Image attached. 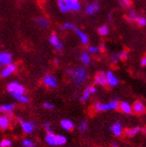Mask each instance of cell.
Masks as SVG:
<instances>
[{
	"label": "cell",
	"mask_w": 146,
	"mask_h": 147,
	"mask_svg": "<svg viewBox=\"0 0 146 147\" xmlns=\"http://www.w3.org/2000/svg\"><path fill=\"white\" fill-rule=\"evenodd\" d=\"M87 79V71L84 67H79L75 70L73 71L71 75V80L76 86L82 85Z\"/></svg>",
	"instance_id": "cell-1"
},
{
	"label": "cell",
	"mask_w": 146,
	"mask_h": 147,
	"mask_svg": "<svg viewBox=\"0 0 146 147\" xmlns=\"http://www.w3.org/2000/svg\"><path fill=\"white\" fill-rule=\"evenodd\" d=\"M119 108V101L118 100H113L109 101L108 103H101V102H96L94 104V109L96 111L102 112V111H108V110H113L118 109Z\"/></svg>",
	"instance_id": "cell-2"
},
{
	"label": "cell",
	"mask_w": 146,
	"mask_h": 147,
	"mask_svg": "<svg viewBox=\"0 0 146 147\" xmlns=\"http://www.w3.org/2000/svg\"><path fill=\"white\" fill-rule=\"evenodd\" d=\"M7 92L11 94L12 97H14L17 95L24 94L25 88L17 82H11L7 85Z\"/></svg>",
	"instance_id": "cell-3"
},
{
	"label": "cell",
	"mask_w": 146,
	"mask_h": 147,
	"mask_svg": "<svg viewBox=\"0 0 146 147\" xmlns=\"http://www.w3.org/2000/svg\"><path fill=\"white\" fill-rule=\"evenodd\" d=\"M17 120L20 122L22 128L26 134H31L35 128H37V125L33 121H24L23 119L20 117H17Z\"/></svg>",
	"instance_id": "cell-4"
},
{
	"label": "cell",
	"mask_w": 146,
	"mask_h": 147,
	"mask_svg": "<svg viewBox=\"0 0 146 147\" xmlns=\"http://www.w3.org/2000/svg\"><path fill=\"white\" fill-rule=\"evenodd\" d=\"M16 68H17V67H16L15 64L11 63L7 65H5V67H3V68L1 69V71H0V76L3 77V78L8 77L15 72Z\"/></svg>",
	"instance_id": "cell-5"
},
{
	"label": "cell",
	"mask_w": 146,
	"mask_h": 147,
	"mask_svg": "<svg viewBox=\"0 0 146 147\" xmlns=\"http://www.w3.org/2000/svg\"><path fill=\"white\" fill-rule=\"evenodd\" d=\"M49 42H50L51 45L55 48V49H57V51H61L63 49V48H64L63 42L59 39V37L57 36V34L55 33V32H53L52 34L50 35Z\"/></svg>",
	"instance_id": "cell-6"
},
{
	"label": "cell",
	"mask_w": 146,
	"mask_h": 147,
	"mask_svg": "<svg viewBox=\"0 0 146 147\" xmlns=\"http://www.w3.org/2000/svg\"><path fill=\"white\" fill-rule=\"evenodd\" d=\"M42 83L48 88H56L58 85L57 79L53 75H46L42 79Z\"/></svg>",
	"instance_id": "cell-7"
},
{
	"label": "cell",
	"mask_w": 146,
	"mask_h": 147,
	"mask_svg": "<svg viewBox=\"0 0 146 147\" xmlns=\"http://www.w3.org/2000/svg\"><path fill=\"white\" fill-rule=\"evenodd\" d=\"M12 60L13 57L9 52H6V51L0 52V67H3L5 65L11 64Z\"/></svg>",
	"instance_id": "cell-8"
},
{
	"label": "cell",
	"mask_w": 146,
	"mask_h": 147,
	"mask_svg": "<svg viewBox=\"0 0 146 147\" xmlns=\"http://www.w3.org/2000/svg\"><path fill=\"white\" fill-rule=\"evenodd\" d=\"M106 80H107V85L110 87H115L118 84V79L116 77L112 71H108L106 73Z\"/></svg>",
	"instance_id": "cell-9"
},
{
	"label": "cell",
	"mask_w": 146,
	"mask_h": 147,
	"mask_svg": "<svg viewBox=\"0 0 146 147\" xmlns=\"http://www.w3.org/2000/svg\"><path fill=\"white\" fill-rule=\"evenodd\" d=\"M64 1L69 11L77 12L81 9V4H80L79 0H64Z\"/></svg>",
	"instance_id": "cell-10"
},
{
	"label": "cell",
	"mask_w": 146,
	"mask_h": 147,
	"mask_svg": "<svg viewBox=\"0 0 146 147\" xmlns=\"http://www.w3.org/2000/svg\"><path fill=\"white\" fill-rule=\"evenodd\" d=\"M71 30H73V31H74V32L76 33V35L79 37L80 40H81V42L83 44V45H86V44H88V42H89V38H88V36L86 35V33H84V32H83V31H81V30H79V29L76 28L75 25H73V27H72Z\"/></svg>",
	"instance_id": "cell-11"
},
{
	"label": "cell",
	"mask_w": 146,
	"mask_h": 147,
	"mask_svg": "<svg viewBox=\"0 0 146 147\" xmlns=\"http://www.w3.org/2000/svg\"><path fill=\"white\" fill-rule=\"evenodd\" d=\"M100 9V5L98 2L96 1H93L90 4H88L86 5V8H85V11L86 13L92 16V14H94L95 13H97Z\"/></svg>",
	"instance_id": "cell-12"
},
{
	"label": "cell",
	"mask_w": 146,
	"mask_h": 147,
	"mask_svg": "<svg viewBox=\"0 0 146 147\" xmlns=\"http://www.w3.org/2000/svg\"><path fill=\"white\" fill-rule=\"evenodd\" d=\"M95 83L101 86H106L107 85V80H106V74L104 72H98L95 76Z\"/></svg>",
	"instance_id": "cell-13"
},
{
	"label": "cell",
	"mask_w": 146,
	"mask_h": 147,
	"mask_svg": "<svg viewBox=\"0 0 146 147\" xmlns=\"http://www.w3.org/2000/svg\"><path fill=\"white\" fill-rule=\"evenodd\" d=\"M110 131L112 132L115 136H120L122 135V132H123L121 123L120 122H115L110 127Z\"/></svg>",
	"instance_id": "cell-14"
},
{
	"label": "cell",
	"mask_w": 146,
	"mask_h": 147,
	"mask_svg": "<svg viewBox=\"0 0 146 147\" xmlns=\"http://www.w3.org/2000/svg\"><path fill=\"white\" fill-rule=\"evenodd\" d=\"M120 110L125 114H131L133 112V109H132V106L127 101H122V102H119V108Z\"/></svg>",
	"instance_id": "cell-15"
},
{
	"label": "cell",
	"mask_w": 146,
	"mask_h": 147,
	"mask_svg": "<svg viewBox=\"0 0 146 147\" xmlns=\"http://www.w3.org/2000/svg\"><path fill=\"white\" fill-rule=\"evenodd\" d=\"M132 109H133V111L136 114H142L145 111V107H144L143 103L139 100L135 102V103L133 104Z\"/></svg>",
	"instance_id": "cell-16"
},
{
	"label": "cell",
	"mask_w": 146,
	"mask_h": 147,
	"mask_svg": "<svg viewBox=\"0 0 146 147\" xmlns=\"http://www.w3.org/2000/svg\"><path fill=\"white\" fill-rule=\"evenodd\" d=\"M61 127L67 131H71L74 129L75 125L73 123V121H71L70 119H62L60 122Z\"/></svg>",
	"instance_id": "cell-17"
},
{
	"label": "cell",
	"mask_w": 146,
	"mask_h": 147,
	"mask_svg": "<svg viewBox=\"0 0 146 147\" xmlns=\"http://www.w3.org/2000/svg\"><path fill=\"white\" fill-rule=\"evenodd\" d=\"M10 126V119L6 116H0V129L5 130Z\"/></svg>",
	"instance_id": "cell-18"
},
{
	"label": "cell",
	"mask_w": 146,
	"mask_h": 147,
	"mask_svg": "<svg viewBox=\"0 0 146 147\" xmlns=\"http://www.w3.org/2000/svg\"><path fill=\"white\" fill-rule=\"evenodd\" d=\"M91 59L92 58L88 51H83V52H82L81 56H80V60H81L83 64L85 65H88L91 63Z\"/></svg>",
	"instance_id": "cell-19"
},
{
	"label": "cell",
	"mask_w": 146,
	"mask_h": 147,
	"mask_svg": "<svg viewBox=\"0 0 146 147\" xmlns=\"http://www.w3.org/2000/svg\"><path fill=\"white\" fill-rule=\"evenodd\" d=\"M36 24H37L39 27H40V28H48V26H49V22H48V19H46V18H44V17H39V18H37L36 19Z\"/></svg>",
	"instance_id": "cell-20"
},
{
	"label": "cell",
	"mask_w": 146,
	"mask_h": 147,
	"mask_svg": "<svg viewBox=\"0 0 146 147\" xmlns=\"http://www.w3.org/2000/svg\"><path fill=\"white\" fill-rule=\"evenodd\" d=\"M14 109H15V105L13 104V103H9V104H4V105H0V112H3V113H8V112H12Z\"/></svg>",
	"instance_id": "cell-21"
},
{
	"label": "cell",
	"mask_w": 146,
	"mask_h": 147,
	"mask_svg": "<svg viewBox=\"0 0 146 147\" xmlns=\"http://www.w3.org/2000/svg\"><path fill=\"white\" fill-rule=\"evenodd\" d=\"M140 131H141V127H134V128L126 130V135L127 136H129V137H133V136H135Z\"/></svg>",
	"instance_id": "cell-22"
},
{
	"label": "cell",
	"mask_w": 146,
	"mask_h": 147,
	"mask_svg": "<svg viewBox=\"0 0 146 147\" xmlns=\"http://www.w3.org/2000/svg\"><path fill=\"white\" fill-rule=\"evenodd\" d=\"M57 7H58V9L60 10V12L64 13H67L70 12L69 9L67 8V6L65 5L64 0H57Z\"/></svg>",
	"instance_id": "cell-23"
},
{
	"label": "cell",
	"mask_w": 146,
	"mask_h": 147,
	"mask_svg": "<svg viewBox=\"0 0 146 147\" xmlns=\"http://www.w3.org/2000/svg\"><path fill=\"white\" fill-rule=\"evenodd\" d=\"M45 141L49 144V145H57L56 144V136L54 135V133L52 134H48L45 137Z\"/></svg>",
	"instance_id": "cell-24"
},
{
	"label": "cell",
	"mask_w": 146,
	"mask_h": 147,
	"mask_svg": "<svg viewBox=\"0 0 146 147\" xmlns=\"http://www.w3.org/2000/svg\"><path fill=\"white\" fill-rule=\"evenodd\" d=\"M91 95H92V92H91V90H90V86H88V87H86L85 89L83 90V92L82 97H81V101L82 102L86 101L90 98Z\"/></svg>",
	"instance_id": "cell-25"
},
{
	"label": "cell",
	"mask_w": 146,
	"mask_h": 147,
	"mask_svg": "<svg viewBox=\"0 0 146 147\" xmlns=\"http://www.w3.org/2000/svg\"><path fill=\"white\" fill-rule=\"evenodd\" d=\"M139 16L135 10H132V9H130L129 11H128V13H127V20L128 21H130V22H135V20H136V18H137V16Z\"/></svg>",
	"instance_id": "cell-26"
},
{
	"label": "cell",
	"mask_w": 146,
	"mask_h": 147,
	"mask_svg": "<svg viewBox=\"0 0 146 147\" xmlns=\"http://www.w3.org/2000/svg\"><path fill=\"white\" fill-rule=\"evenodd\" d=\"M17 101L21 102V103H28L30 101V99L29 97H27L25 94H21V95H17V96H14L13 97Z\"/></svg>",
	"instance_id": "cell-27"
},
{
	"label": "cell",
	"mask_w": 146,
	"mask_h": 147,
	"mask_svg": "<svg viewBox=\"0 0 146 147\" xmlns=\"http://www.w3.org/2000/svg\"><path fill=\"white\" fill-rule=\"evenodd\" d=\"M108 32H109V28L108 25L104 24V25H101L100 27H99L98 29V32L100 35L101 36H106L108 34Z\"/></svg>",
	"instance_id": "cell-28"
},
{
	"label": "cell",
	"mask_w": 146,
	"mask_h": 147,
	"mask_svg": "<svg viewBox=\"0 0 146 147\" xmlns=\"http://www.w3.org/2000/svg\"><path fill=\"white\" fill-rule=\"evenodd\" d=\"M67 143V137L61 136V135H57L56 136V144L57 145H63Z\"/></svg>",
	"instance_id": "cell-29"
},
{
	"label": "cell",
	"mask_w": 146,
	"mask_h": 147,
	"mask_svg": "<svg viewBox=\"0 0 146 147\" xmlns=\"http://www.w3.org/2000/svg\"><path fill=\"white\" fill-rule=\"evenodd\" d=\"M135 23L140 26H145L146 25V18L143 16H138L135 20Z\"/></svg>",
	"instance_id": "cell-30"
},
{
	"label": "cell",
	"mask_w": 146,
	"mask_h": 147,
	"mask_svg": "<svg viewBox=\"0 0 146 147\" xmlns=\"http://www.w3.org/2000/svg\"><path fill=\"white\" fill-rule=\"evenodd\" d=\"M79 130L82 132V133H84L87 130H88V123H87L85 120H83L79 125Z\"/></svg>",
	"instance_id": "cell-31"
},
{
	"label": "cell",
	"mask_w": 146,
	"mask_h": 147,
	"mask_svg": "<svg viewBox=\"0 0 146 147\" xmlns=\"http://www.w3.org/2000/svg\"><path fill=\"white\" fill-rule=\"evenodd\" d=\"M12 146V142L9 139H3L0 142V147H11Z\"/></svg>",
	"instance_id": "cell-32"
},
{
	"label": "cell",
	"mask_w": 146,
	"mask_h": 147,
	"mask_svg": "<svg viewBox=\"0 0 146 147\" xmlns=\"http://www.w3.org/2000/svg\"><path fill=\"white\" fill-rule=\"evenodd\" d=\"M23 145L24 147H35L36 146L35 144L32 140H30V139H24L23 141Z\"/></svg>",
	"instance_id": "cell-33"
},
{
	"label": "cell",
	"mask_w": 146,
	"mask_h": 147,
	"mask_svg": "<svg viewBox=\"0 0 146 147\" xmlns=\"http://www.w3.org/2000/svg\"><path fill=\"white\" fill-rule=\"evenodd\" d=\"M100 47H97V46H89L88 47V52L89 53H98L100 51Z\"/></svg>",
	"instance_id": "cell-34"
},
{
	"label": "cell",
	"mask_w": 146,
	"mask_h": 147,
	"mask_svg": "<svg viewBox=\"0 0 146 147\" xmlns=\"http://www.w3.org/2000/svg\"><path fill=\"white\" fill-rule=\"evenodd\" d=\"M118 56H119V59L120 60H126L128 58V57H129V55H128V53L126 52V51H121V52L118 54Z\"/></svg>",
	"instance_id": "cell-35"
},
{
	"label": "cell",
	"mask_w": 146,
	"mask_h": 147,
	"mask_svg": "<svg viewBox=\"0 0 146 147\" xmlns=\"http://www.w3.org/2000/svg\"><path fill=\"white\" fill-rule=\"evenodd\" d=\"M44 127H45V130L47 132V134H52L53 133L52 128H51V124L49 122L44 123Z\"/></svg>",
	"instance_id": "cell-36"
},
{
	"label": "cell",
	"mask_w": 146,
	"mask_h": 147,
	"mask_svg": "<svg viewBox=\"0 0 146 147\" xmlns=\"http://www.w3.org/2000/svg\"><path fill=\"white\" fill-rule=\"evenodd\" d=\"M119 4L122 7H128L131 5V1L130 0H120Z\"/></svg>",
	"instance_id": "cell-37"
},
{
	"label": "cell",
	"mask_w": 146,
	"mask_h": 147,
	"mask_svg": "<svg viewBox=\"0 0 146 147\" xmlns=\"http://www.w3.org/2000/svg\"><path fill=\"white\" fill-rule=\"evenodd\" d=\"M119 60H120V59H119V56H118V54H113V55L111 56V61H112L113 64H118Z\"/></svg>",
	"instance_id": "cell-38"
},
{
	"label": "cell",
	"mask_w": 146,
	"mask_h": 147,
	"mask_svg": "<svg viewBox=\"0 0 146 147\" xmlns=\"http://www.w3.org/2000/svg\"><path fill=\"white\" fill-rule=\"evenodd\" d=\"M43 108L46 109H55L54 105L51 104L50 102H44V103H43Z\"/></svg>",
	"instance_id": "cell-39"
},
{
	"label": "cell",
	"mask_w": 146,
	"mask_h": 147,
	"mask_svg": "<svg viewBox=\"0 0 146 147\" xmlns=\"http://www.w3.org/2000/svg\"><path fill=\"white\" fill-rule=\"evenodd\" d=\"M141 65L142 67H146V56L143 57V58L141 59Z\"/></svg>",
	"instance_id": "cell-40"
},
{
	"label": "cell",
	"mask_w": 146,
	"mask_h": 147,
	"mask_svg": "<svg viewBox=\"0 0 146 147\" xmlns=\"http://www.w3.org/2000/svg\"><path fill=\"white\" fill-rule=\"evenodd\" d=\"M90 90H91L92 94L97 92V89H96V87H95V86H90Z\"/></svg>",
	"instance_id": "cell-41"
},
{
	"label": "cell",
	"mask_w": 146,
	"mask_h": 147,
	"mask_svg": "<svg viewBox=\"0 0 146 147\" xmlns=\"http://www.w3.org/2000/svg\"><path fill=\"white\" fill-rule=\"evenodd\" d=\"M73 71H74V70H73L72 68H67V70H65V73H67V75H72V73H73Z\"/></svg>",
	"instance_id": "cell-42"
},
{
	"label": "cell",
	"mask_w": 146,
	"mask_h": 147,
	"mask_svg": "<svg viewBox=\"0 0 146 147\" xmlns=\"http://www.w3.org/2000/svg\"><path fill=\"white\" fill-rule=\"evenodd\" d=\"M111 147H119V146H118V144H115V143H114V144H111Z\"/></svg>",
	"instance_id": "cell-43"
},
{
	"label": "cell",
	"mask_w": 146,
	"mask_h": 147,
	"mask_svg": "<svg viewBox=\"0 0 146 147\" xmlns=\"http://www.w3.org/2000/svg\"><path fill=\"white\" fill-rule=\"evenodd\" d=\"M58 63H59V60H58V59H55V64H58Z\"/></svg>",
	"instance_id": "cell-44"
}]
</instances>
